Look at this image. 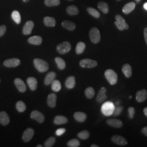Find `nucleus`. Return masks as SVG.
I'll use <instances>...</instances> for the list:
<instances>
[{
    "label": "nucleus",
    "instance_id": "47",
    "mask_svg": "<svg viewBox=\"0 0 147 147\" xmlns=\"http://www.w3.org/2000/svg\"><path fill=\"white\" fill-rule=\"evenodd\" d=\"M141 132L143 135L147 137V126H145L142 128L141 129Z\"/></svg>",
    "mask_w": 147,
    "mask_h": 147
},
{
    "label": "nucleus",
    "instance_id": "3",
    "mask_svg": "<svg viewBox=\"0 0 147 147\" xmlns=\"http://www.w3.org/2000/svg\"><path fill=\"white\" fill-rule=\"evenodd\" d=\"M115 106L110 101L104 103L101 107V112L106 116H111L115 110Z\"/></svg>",
    "mask_w": 147,
    "mask_h": 147
},
{
    "label": "nucleus",
    "instance_id": "39",
    "mask_svg": "<svg viewBox=\"0 0 147 147\" xmlns=\"http://www.w3.org/2000/svg\"><path fill=\"white\" fill-rule=\"evenodd\" d=\"M60 4V0H45V5L47 7L57 6Z\"/></svg>",
    "mask_w": 147,
    "mask_h": 147
},
{
    "label": "nucleus",
    "instance_id": "44",
    "mask_svg": "<svg viewBox=\"0 0 147 147\" xmlns=\"http://www.w3.org/2000/svg\"><path fill=\"white\" fill-rule=\"evenodd\" d=\"M65 131H66V130H65V129H64V128L58 129H57V130H56V135L57 136H60L63 135Z\"/></svg>",
    "mask_w": 147,
    "mask_h": 147
},
{
    "label": "nucleus",
    "instance_id": "9",
    "mask_svg": "<svg viewBox=\"0 0 147 147\" xmlns=\"http://www.w3.org/2000/svg\"><path fill=\"white\" fill-rule=\"evenodd\" d=\"M111 141L116 144L122 146H125L127 143L126 139L124 137L118 135L112 136L111 137Z\"/></svg>",
    "mask_w": 147,
    "mask_h": 147
},
{
    "label": "nucleus",
    "instance_id": "28",
    "mask_svg": "<svg viewBox=\"0 0 147 147\" xmlns=\"http://www.w3.org/2000/svg\"><path fill=\"white\" fill-rule=\"evenodd\" d=\"M67 12L70 16H76L79 14V10L75 5H69L67 8Z\"/></svg>",
    "mask_w": 147,
    "mask_h": 147
},
{
    "label": "nucleus",
    "instance_id": "34",
    "mask_svg": "<svg viewBox=\"0 0 147 147\" xmlns=\"http://www.w3.org/2000/svg\"><path fill=\"white\" fill-rule=\"evenodd\" d=\"M16 108L19 112H24L26 109V105L22 101H18L16 104Z\"/></svg>",
    "mask_w": 147,
    "mask_h": 147
},
{
    "label": "nucleus",
    "instance_id": "5",
    "mask_svg": "<svg viewBox=\"0 0 147 147\" xmlns=\"http://www.w3.org/2000/svg\"><path fill=\"white\" fill-rule=\"evenodd\" d=\"M80 65L83 68H93L97 66L98 62L89 58H85L80 61Z\"/></svg>",
    "mask_w": 147,
    "mask_h": 147
},
{
    "label": "nucleus",
    "instance_id": "32",
    "mask_svg": "<svg viewBox=\"0 0 147 147\" xmlns=\"http://www.w3.org/2000/svg\"><path fill=\"white\" fill-rule=\"evenodd\" d=\"M84 94L89 99H92L94 96L95 94V90L94 88L93 87H89L88 88H87L85 91H84Z\"/></svg>",
    "mask_w": 147,
    "mask_h": 147
},
{
    "label": "nucleus",
    "instance_id": "16",
    "mask_svg": "<svg viewBox=\"0 0 147 147\" xmlns=\"http://www.w3.org/2000/svg\"><path fill=\"white\" fill-rule=\"evenodd\" d=\"M10 122V118L8 115L5 112L2 111L0 112V123L3 125H7Z\"/></svg>",
    "mask_w": 147,
    "mask_h": 147
},
{
    "label": "nucleus",
    "instance_id": "53",
    "mask_svg": "<svg viewBox=\"0 0 147 147\" xmlns=\"http://www.w3.org/2000/svg\"><path fill=\"white\" fill-rule=\"evenodd\" d=\"M30 0H23V1L24 2H28V1H29Z\"/></svg>",
    "mask_w": 147,
    "mask_h": 147
},
{
    "label": "nucleus",
    "instance_id": "48",
    "mask_svg": "<svg viewBox=\"0 0 147 147\" xmlns=\"http://www.w3.org/2000/svg\"><path fill=\"white\" fill-rule=\"evenodd\" d=\"M144 37L147 45V27H146L144 30Z\"/></svg>",
    "mask_w": 147,
    "mask_h": 147
},
{
    "label": "nucleus",
    "instance_id": "46",
    "mask_svg": "<svg viewBox=\"0 0 147 147\" xmlns=\"http://www.w3.org/2000/svg\"><path fill=\"white\" fill-rule=\"evenodd\" d=\"M7 28L5 25H1L0 26V37H2L6 32Z\"/></svg>",
    "mask_w": 147,
    "mask_h": 147
},
{
    "label": "nucleus",
    "instance_id": "37",
    "mask_svg": "<svg viewBox=\"0 0 147 147\" xmlns=\"http://www.w3.org/2000/svg\"><path fill=\"white\" fill-rule=\"evenodd\" d=\"M87 11L89 13V14H90L95 18H99L100 16V13L93 8L88 7L87 9Z\"/></svg>",
    "mask_w": 147,
    "mask_h": 147
},
{
    "label": "nucleus",
    "instance_id": "20",
    "mask_svg": "<svg viewBox=\"0 0 147 147\" xmlns=\"http://www.w3.org/2000/svg\"><path fill=\"white\" fill-rule=\"evenodd\" d=\"M27 83L29 86L30 88L32 90L34 91L36 90L37 88V80L34 77H30L27 79Z\"/></svg>",
    "mask_w": 147,
    "mask_h": 147
},
{
    "label": "nucleus",
    "instance_id": "29",
    "mask_svg": "<svg viewBox=\"0 0 147 147\" xmlns=\"http://www.w3.org/2000/svg\"><path fill=\"white\" fill-rule=\"evenodd\" d=\"M98 7L104 14H107L109 11V7L107 3L103 1H101L98 3Z\"/></svg>",
    "mask_w": 147,
    "mask_h": 147
},
{
    "label": "nucleus",
    "instance_id": "19",
    "mask_svg": "<svg viewBox=\"0 0 147 147\" xmlns=\"http://www.w3.org/2000/svg\"><path fill=\"white\" fill-rule=\"evenodd\" d=\"M135 7H136L135 3L133 2H131L126 3V5L123 7L122 11L124 14H127L131 13L132 11H134V9L135 8Z\"/></svg>",
    "mask_w": 147,
    "mask_h": 147
},
{
    "label": "nucleus",
    "instance_id": "10",
    "mask_svg": "<svg viewBox=\"0 0 147 147\" xmlns=\"http://www.w3.org/2000/svg\"><path fill=\"white\" fill-rule=\"evenodd\" d=\"M34 131L32 128H27L23 133L22 140L24 142H28L31 141L34 136Z\"/></svg>",
    "mask_w": 147,
    "mask_h": 147
},
{
    "label": "nucleus",
    "instance_id": "12",
    "mask_svg": "<svg viewBox=\"0 0 147 147\" xmlns=\"http://www.w3.org/2000/svg\"><path fill=\"white\" fill-rule=\"evenodd\" d=\"M147 98V90L146 89H143L141 90L137 91L136 94V99L138 102H143Z\"/></svg>",
    "mask_w": 147,
    "mask_h": 147
},
{
    "label": "nucleus",
    "instance_id": "6",
    "mask_svg": "<svg viewBox=\"0 0 147 147\" xmlns=\"http://www.w3.org/2000/svg\"><path fill=\"white\" fill-rule=\"evenodd\" d=\"M71 48V44L68 42H64L58 44L57 47V51L60 54H65L69 53Z\"/></svg>",
    "mask_w": 147,
    "mask_h": 147
},
{
    "label": "nucleus",
    "instance_id": "23",
    "mask_svg": "<svg viewBox=\"0 0 147 147\" xmlns=\"http://www.w3.org/2000/svg\"><path fill=\"white\" fill-rule=\"evenodd\" d=\"M76 84V81H75V78L73 76H69L67 79H66L65 85V87L68 89H72L74 88Z\"/></svg>",
    "mask_w": 147,
    "mask_h": 147
},
{
    "label": "nucleus",
    "instance_id": "42",
    "mask_svg": "<svg viewBox=\"0 0 147 147\" xmlns=\"http://www.w3.org/2000/svg\"><path fill=\"white\" fill-rule=\"evenodd\" d=\"M123 109H124V107L122 106H117L116 108H115L112 115L115 117L119 116L121 114V112L123 110Z\"/></svg>",
    "mask_w": 147,
    "mask_h": 147
},
{
    "label": "nucleus",
    "instance_id": "17",
    "mask_svg": "<svg viewBox=\"0 0 147 147\" xmlns=\"http://www.w3.org/2000/svg\"><path fill=\"white\" fill-rule=\"evenodd\" d=\"M106 123L110 126L115 128H120L123 125V122L118 119H110L107 120Z\"/></svg>",
    "mask_w": 147,
    "mask_h": 147
},
{
    "label": "nucleus",
    "instance_id": "24",
    "mask_svg": "<svg viewBox=\"0 0 147 147\" xmlns=\"http://www.w3.org/2000/svg\"><path fill=\"white\" fill-rule=\"evenodd\" d=\"M28 42L29 43L33 44V45H39L42 42V39L40 36H34L29 38L28 39Z\"/></svg>",
    "mask_w": 147,
    "mask_h": 147
},
{
    "label": "nucleus",
    "instance_id": "25",
    "mask_svg": "<svg viewBox=\"0 0 147 147\" xmlns=\"http://www.w3.org/2000/svg\"><path fill=\"white\" fill-rule=\"evenodd\" d=\"M44 24L47 27H55L56 22L55 19L53 17L46 16L44 18Z\"/></svg>",
    "mask_w": 147,
    "mask_h": 147
},
{
    "label": "nucleus",
    "instance_id": "57",
    "mask_svg": "<svg viewBox=\"0 0 147 147\" xmlns=\"http://www.w3.org/2000/svg\"><path fill=\"white\" fill-rule=\"evenodd\" d=\"M118 1H119V0H118Z\"/></svg>",
    "mask_w": 147,
    "mask_h": 147
},
{
    "label": "nucleus",
    "instance_id": "38",
    "mask_svg": "<svg viewBox=\"0 0 147 147\" xmlns=\"http://www.w3.org/2000/svg\"><path fill=\"white\" fill-rule=\"evenodd\" d=\"M89 136H90V134L89 131L87 130H84V131L80 132L78 134V136L79 138L84 140H87L89 138Z\"/></svg>",
    "mask_w": 147,
    "mask_h": 147
},
{
    "label": "nucleus",
    "instance_id": "21",
    "mask_svg": "<svg viewBox=\"0 0 147 147\" xmlns=\"http://www.w3.org/2000/svg\"><path fill=\"white\" fill-rule=\"evenodd\" d=\"M122 72L127 78H130L132 75V68L129 64H125L122 67Z\"/></svg>",
    "mask_w": 147,
    "mask_h": 147
},
{
    "label": "nucleus",
    "instance_id": "36",
    "mask_svg": "<svg viewBox=\"0 0 147 147\" xmlns=\"http://www.w3.org/2000/svg\"><path fill=\"white\" fill-rule=\"evenodd\" d=\"M115 19H116V21L119 22V23H121V24H122L124 26L125 28V30L129 29V25L126 23L125 19L123 18V16H121V15H116L115 16Z\"/></svg>",
    "mask_w": 147,
    "mask_h": 147
},
{
    "label": "nucleus",
    "instance_id": "13",
    "mask_svg": "<svg viewBox=\"0 0 147 147\" xmlns=\"http://www.w3.org/2000/svg\"><path fill=\"white\" fill-rule=\"evenodd\" d=\"M14 84L18 90L21 93H24L26 90V86L22 80L16 78L14 80Z\"/></svg>",
    "mask_w": 147,
    "mask_h": 147
},
{
    "label": "nucleus",
    "instance_id": "8",
    "mask_svg": "<svg viewBox=\"0 0 147 147\" xmlns=\"http://www.w3.org/2000/svg\"><path fill=\"white\" fill-rule=\"evenodd\" d=\"M30 116L32 119L37 121L39 123H42L45 121V117L44 115L38 111H33Z\"/></svg>",
    "mask_w": 147,
    "mask_h": 147
},
{
    "label": "nucleus",
    "instance_id": "49",
    "mask_svg": "<svg viewBox=\"0 0 147 147\" xmlns=\"http://www.w3.org/2000/svg\"><path fill=\"white\" fill-rule=\"evenodd\" d=\"M143 112H144V113L145 116H146L147 117V107H145V108L144 109V110H143Z\"/></svg>",
    "mask_w": 147,
    "mask_h": 147
},
{
    "label": "nucleus",
    "instance_id": "45",
    "mask_svg": "<svg viewBox=\"0 0 147 147\" xmlns=\"http://www.w3.org/2000/svg\"><path fill=\"white\" fill-rule=\"evenodd\" d=\"M115 24L116 26L117 27V28H118L119 30L121 31H123V30H125V28H124V26H123L122 24H121V23H119V22H118V21H115Z\"/></svg>",
    "mask_w": 147,
    "mask_h": 147
},
{
    "label": "nucleus",
    "instance_id": "2",
    "mask_svg": "<svg viewBox=\"0 0 147 147\" xmlns=\"http://www.w3.org/2000/svg\"><path fill=\"white\" fill-rule=\"evenodd\" d=\"M105 78L111 85H115L118 81V75L112 69H107L105 71Z\"/></svg>",
    "mask_w": 147,
    "mask_h": 147
},
{
    "label": "nucleus",
    "instance_id": "35",
    "mask_svg": "<svg viewBox=\"0 0 147 147\" xmlns=\"http://www.w3.org/2000/svg\"><path fill=\"white\" fill-rule=\"evenodd\" d=\"M86 49V44L84 42H80L78 43L76 47V53L78 55H80L84 52Z\"/></svg>",
    "mask_w": 147,
    "mask_h": 147
},
{
    "label": "nucleus",
    "instance_id": "18",
    "mask_svg": "<svg viewBox=\"0 0 147 147\" xmlns=\"http://www.w3.org/2000/svg\"><path fill=\"white\" fill-rule=\"evenodd\" d=\"M75 119L79 123H83L87 119V115L82 112H76L74 114Z\"/></svg>",
    "mask_w": 147,
    "mask_h": 147
},
{
    "label": "nucleus",
    "instance_id": "40",
    "mask_svg": "<svg viewBox=\"0 0 147 147\" xmlns=\"http://www.w3.org/2000/svg\"><path fill=\"white\" fill-rule=\"evenodd\" d=\"M56 142V138L54 137H51L49 138L47 140L44 142V147H53V144Z\"/></svg>",
    "mask_w": 147,
    "mask_h": 147
},
{
    "label": "nucleus",
    "instance_id": "22",
    "mask_svg": "<svg viewBox=\"0 0 147 147\" xmlns=\"http://www.w3.org/2000/svg\"><path fill=\"white\" fill-rule=\"evenodd\" d=\"M56 77V74L55 72L51 71L47 74L46 75V77L44 80V84L45 85H49L53 82V81L55 80V79Z\"/></svg>",
    "mask_w": 147,
    "mask_h": 147
},
{
    "label": "nucleus",
    "instance_id": "11",
    "mask_svg": "<svg viewBox=\"0 0 147 147\" xmlns=\"http://www.w3.org/2000/svg\"><path fill=\"white\" fill-rule=\"evenodd\" d=\"M106 92L107 89L105 87H102L100 89L96 98V100L98 103H102L107 100V96L106 94Z\"/></svg>",
    "mask_w": 147,
    "mask_h": 147
},
{
    "label": "nucleus",
    "instance_id": "51",
    "mask_svg": "<svg viewBox=\"0 0 147 147\" xmlns=\"http://www.w3.org/2000/svg\"><path fill=\"white\" fill-rule=\"evenodd\" d=\"M90 147H99V146H98V145H96V144H92L91 146H90Z\"/></svg>",
    "mask_w": 147,
    "mask_h": 147
},
{
    "label": "nucleus",
    "instance_id": "31",
    "mask_svg": "<svg viewBox=\"0 0 147 147\" xmlns=\"http://www.w3.org/2000/svg\"><path fill=\"white\" fill-rule=\"evenodd\" d=\"M55 62L57 64V65L59 70H62L65 68L66 63L63 59L57 57L55 58Z\"/></svg>",
    "mask_w": 147,
    "mask_h": 147
},
{
    "label": "nucleus",
    "instance_id": "27",
    "mask_svg": "<svg viewBox=\"0 0 147 147\" xmlns=\"http://www.w3.org/2000/svg\"><path fill=\"white\" fill-rule=\"evenodd\" d=\"M68 119L67 117L63 116H56L54 118V123L56 125H61L65 124L68 122Z\"/></svg>",
    "mask_w": 147,
    "mask_h": 147
},
{
    "label": "nucleus",
    "instance_id": "15",
    "mask_svg": "<svg viewBox=\"0 0 147 147\" xmlns=\"http://www.w3.org/2000/svg\"><path fill=\"white\" fill-rule=\"evenodd\" d=\"M57 95L55 93H51L48 95L47 98V104L49 107L54 108L56 105Z\"/></svg>",
    "mask_w": 147,
    "mask_h": 147
},
{
    "label": "nucleus",
    "instance_id": "43",
    "mask_svg": "<svg viewBox=\"0 0 147 147\" xmlns=\"http://www.w3.org/2000/svg\"><path fill=\"white\" fill-rule=\"evenodd\" d=\"M128 113H129V117L130 119H133L135 114V109L133 107H129L128 108Z\"/></svg>",
    "mask_w": 147,
    "mask_h": 147
},
{
    "label": "nucleus",
    "instance_id": "54",
    "mask_svg": "<svg viewBox=\"0 0 147 147\" xmlns=\"http://www.w3.org/2000/svg\"><path fill=\"white\" fill-rule=\"evenodd\" d=\"M69 1H73V0H69Z\"/></svg>",
    "mask_w": 147,
    "mask_h": 147
},
{
    "label": "nucleus",
    "instance_id": "55",
    "mask_svg": "<svg viewBox=\"0 0 147 147\" xmlns=\"http://www.w3.org/2000/svg\"><path fill=\"white\" fill-rule=\"evenodd\" d=\"M0 82H1V79H0Z\"/></svg>",
    "mask_w": 147,
    "mask_h": 147
},
{
    "label": "nucleus",
    "instance_id": "52",
    "mask_svg": "<svg viewBox=\"0 0 147 147\" xmlns=\"http://www.w3.org/2000/svg\"><path fill=\"white\" fill-rule=\"evenodd\" d=\"M42 146L40 144H39V145H37V147H42Z\"/></svg>",
    "mask_w": 147,
    "mask_h": 147
},
{
    "label": "nucleus",
    "instance_id": "14",
    "mask_svg": "<svg viewBox=\"0 0 147 147\" xmlns=\"http://www.w3.org/2000/svg\"><path fill=\"white\" fill-rule=\"evenodd\" d=\"M34 22L32 21H28L26 22L23 27L22 33L25 35H29L31 33L32 30L34 27Z\"/></svg>",
    "mask_w": 147,
    "mask_h": 147
},
{
    "label": "nucleus",
    "instance_id": "41",
    "mask_svg": "<svg viewBox=\"0 0 147 147\" xmlns=\"http://www.w3.org/2000/svg\"><path fill=\"white\" fill-rule=\"evenodd\" d=\"M67 145L70 147H78L80 145V142L78 140L74 138L69 141Z\"/></svg>",
    "mask_w": 147,
    "mask_h": 147
},
{
    "label": "nucleus",
    "instance_id": "50",
    "mask_svg": "<svg viewBox=\"0 0 147 147\" xmlns=\"http://www.w3.org/2000/svg\"><path fill=\"white\" fill-rule=\"evenodd\" d=\"M143 8H144L146 11H147V2L145 3L144 4V5H143Z\"/></svg>",
    "mask_w": 147,
    "mask_h": 147
},
{
    "label": "nucleus",
    "instance_id": "33",
    "mask_svg": "<svg viewBox=\"0 0 147 147\" xmlns=\"http://www.w3.org/2000/svg\"><path fill=\"white\" fill-rule=\"evenodd\" d=\"M11 18L17 24H20L21 22V16L20 13L17 11H13L11 13Z\"/></svg>",
    "mask_w": 147,
    "mask_h": 147
},
{
    "label": "nucleus",
    "instance_id": "4",
    "mask_svg": "<svg viewBox=\"0 0 147 147\" xmlns=\"http://www.w3.org/2000/svg\"><path fill=\"white\" fill-rule=\"evenodd\" d=\"M89 38L90 41L93 44L99 43L101 39L99 30L96 27L92 28L89 31Z\"/></svg>",
    "mask_w": 147,
    "mask_h": 147
},
{
    "label": "nucleus",
    "instance_id": "26",
    "mask_svg": "<svg viewBox=\"0 0 147 147\" xmlns=\"http://www.w3.org/2000/svg\"><path fill=\"white\" fill-rule=\"evenodd\" d=\"M62 25L64 28L69 31H74L76 28V25L73 22L68 20L63 21L62 23Z\"/></svg>",
    "mask_w": 147,
    "mask_h": 147
},
{
    "label": "nucleus",
    "instance_id": "1",
    "mask_svg": "<svg viewBox=\"0 0 147 147\" xmlns=\"http://www.w3.org/2000/svg\"><path fill=\"white\" fill-rule=\"evenodd\" d=\"M33 64L36 69L40 73L46 72L49 68L47 62L40 58H35L33 61Z\"/></svg>",
    "mask_w": 147,
    "mask_h": 147
},
{
    "label": "nucleus",
    "instance_id": "7",
    "mask_svg": "<svg viewBox=\"0 0 147 147\" xmlns=\"http://www.w3.org/2000/svg\"><path fill=\"white\" fill-rule=\"evenodd\" d=\"M20 63L21 61L19 59L13 58L6 59L3 62V65L7 68H15L19 66Z\"/></svg>",
    "mask_w": 147,
    "mask_h": 147
},
{
    "label": "nucleus",
    "instance_id": "30",
    "mask_svg": "<svg viewBox=\"0 0 147 147\" xmlns=\"http://www.w3.org/2000/svg\"><path fill=\"white\" fill-rule=\"evenodd\" d=\"M51 84L52 90L55 92H58L59 91H60L62 88V86L60 81H59L57 80H53Z\"/></svg>",
    "mask_w": 147,
    "mask_h": 147
},
{
    "label": "nucleus",
    "instance_id": "56",
    "mask_svg": "<svg viewBox=\"0 0 147 147\" xmlns=\"http://www.w3.org/2000/svg\"><path fill=\"white\" fill-rule=\"evenodd\" d=\"M137 1H139V0H137Z\"/></svg>",
    "mask_w": 147,
    "mask_h": 147
}]
</instances>
